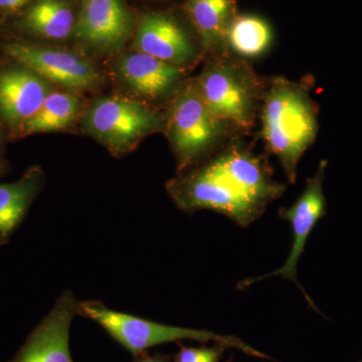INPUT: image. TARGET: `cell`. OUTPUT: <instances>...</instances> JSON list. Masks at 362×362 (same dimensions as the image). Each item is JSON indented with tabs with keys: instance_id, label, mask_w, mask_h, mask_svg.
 I'll return each mask as SVG.
<instances>
[{
	"instance_id": "22",
	"label": "cell",
	"mask_w": 362,
	"mask_h": 362,
	"mask_svg": "<svg viewBox=\"0 0 362 362\" xmlns=\"http://www.w3.org/2000/svg\"><path fill=\"white\" fill-rule=\"evenodd\" d=\"M226 362H232V359H228V361Z\"/></svg>"
},
{
	"instance_id": "5",
	"label": "cell",
	"mask_w": 362,
	"mask_h": 362,
	"mask_svg": "<svg viewBox=\"0 0 362 362\" xmlns=\"http://www.w3.org/2000/svg\"><path fill=\"white\" fill-rule=\"evenodd\" d=\"M78 315L84 316L101 326L132 356L165 343L194 340L201 343H218L225 345L226 349L244 352L247 356L272 361V357L254 349L239 337L218 334L214 331L154 322L141 317L113 310L102 302L94 300L78 301Z\"/></svg>"
},
{
	"instance_id": "17",
	"label": "cell",
	"mask_w": 362,
	"mask_h": 362,
	"mask_svg": "<svg viewBox=\"0 0 362 362\" xmlns=\"http://www.w3.org/2000/svg\"><path fill=\"white\" fill-rule=\"evenodd\" d=\"M76 18L66 0H37L25 18L32 32L51 40H64L74 33Z\"/></svg>"
},
{
	"instance_id": "16",
	"label": "cell",
	"mask_w": 362,
	"mask_h": 362,
	"mask_svg": "<svg viewBox=\"0 0 362 362\" xmlns=\"http://www.w3.org/2000/svg\"><path fill=\"white\" fill-rule=\"evenodd\" d=\"M42 176L32 171L23 180L0 185V240H6L16 228L40 190Z\"/></svg>"
},
{
	"instance_id": "23",
	"label": "cell",
	"mask_w": 362,
	"mask_h": 362,
	"mask_svg": "<svg viewBox=\"0 0 362 362\" xmlns=\"http://www.w3.org/2000/svg\"><path fill=\"white\" fill-rule=\"evenodd\" d=\"M0 173H1V166H0Z\"/></svg>"
},
{
	"instance_id": "8",
	"label": "cell",
	"mask_w": 362,
	"mask_h": 362,
	"mask_svg": "<svg viewBox=\"0 0 362 362\" xmlns=\"http://www.w3.org/2000/svg\"><path fill=\"white\" fill-rule=\"evenodd\" d=\"M134 47L173 65L190 69L204 59L201 40L190 25L168 11L143 14L137 25Z\"/></svg>"
},
{
	"instance_id": "11",
	"label": "cell",
	"mask_w": 362,
	"mask_h": 362,
	"mask_svg": "<svg viewBox=\"0 0 362 362\" xmlns=\"http://www.w3.org/2000/svg\"><path fill=\"white\" fill-rule=\"evenodd\" d=\"M133 30L122 0H84L74 35L83 44L105 52L119 51Z\"/></svg>"
},
{
	"instance_id": "7",
	"label": "cell",
	"mask_w": 362,
	"mask_h": 362,
	"mask_svg": "<svg viewBox=\"0 0 362 362\" xmlns=\"http://www.w3.org/2000/svg\"><path fill=\"white\" fill-rule=\"evenodd\" d=\"M327 166L328 161L326 159L319 162L314 175L307 178L306 187L302 194L298 197L297 201L291 206L282 207L279 211L281 220L288 221L292 230L291 247L285 263L281 268L267 275L240 281L238 284L240 290L246 289L255 283L261 282L271 277L286 279L294 282L303 294L306 301L310 305L311 308L321 313L313 300L300 285L297 278V268L312 230L315 228L317 223L325 216L327 211V201L324 194V180H325Z\"/></svg>"
},
{
	"instance_id": "19",
	"label": "cell",
	"mask_w": 362,
	"mask_h": 362,
	"mask_svg": "<svg viewBox=\"0 0 362 362\" xmlns=\"http://www.w3.org/2000/svg\"><path fill=\"white\" fill-rule=\"evenodd\" d=\"M225 345L214 343L211 346H185L180 344L173 362H221L225 354Z\"/></svg>"
},
{
	"instance_id": "9",
	"label": "cell",
	"mask_w": 362,
	"mask_h": 362,
	"mask_svg": "<svg viewBox=\"0 0 362 362\" xmlns=\"http://www.w3.org/2000/svg\"><path fill=\"white\" fill-rule=\"evenodd\" d=\"M4 49L11 58L47 82L80 92L95 89L99 85L96 68L75 52L20 42L7 44Z\"/></svg>"
},
{
	"instance_id": "15",
	"label": "cell",
	"mask_w": 362,
	"mask_h": 362,
	"mask_svg": "<svg viewBox=\"0 0 362 362\" xmlns=\"http://www.w3.org/2000/svg\"><path fill=\"white\" fill-rule=\"evenodd\" d=\"M275 42L273 26L256 13H238L225 40V47L233 56L254 63L270 52Z\"/></svg>"
},
{
	"instance_id": "24",
	"label": "cell",
	"mask_w": 362,
	"mask_h": 362,
	"mask_svg": "<svg viewBox=\"0 0 362 362\" xmlns=\"http://www.w3.org/2000/svg\"><path fill=\"white\" fill-rule=\"evenodd\" d=\"M357 362H362V359H361V361H357Z\"/></svg>"
},
{
	"instance_id": "21",
	"label": "cell",
	"mask_w": 362,
	"mask_h": 362,
	"mask_svg": "<svg viewBox=\"0 0 362 362\" xmlns=\"http://www.w3.org/2000/svg\"><path fill=\"white\" fill-rule=\"evenodd\" d=\"M28 1V0H0V7L7 9H18Z\"/></svg>"
},
{
	"instance_id": "6",
	"label": "cell",
	"mask_w": 362,
	"mask_h": 362,
	"mask_svg": "<svg viewBox=\"0 0 362 362\" xmlns=\"http://www.w3.org/2000/svg\"><path fill=\"white\" fill-rule=\"evenodd\" d=\"M85 129L115 154L134 149L146 136L165 129L166 113L133 100L106 97L92 105Z\"/></svg>"
},
{
	"instance_id": "13",
	"label": "cell",
	"mask_w": 362,
	"mask_h": 362,
	"mask_svg": "<svg viewBox=\"0 0 362 362\" xmlns=\"http://www.w3.org/2000/svg\"><path fill=\"white\" fill-rule=\"evenodd\" d=\"M47 80L28 69L0 73V116L13 128H21L37 114L51 93Z\"/></svg>"
},
{
	"instance_id": "4",
	"label": "cell",
	"mask_w": 362,
	"mask_h": 362,
	"mask_svg": "<svg viewBox=\"0 0 362 362\" xmlns=\"http://www.w3.org/2000/svg\"><path fill=\"white\" fill-rule=\"evenodd\" d=\"M164 130L178 173L206 160L235 138L246 136L214 115L202 99L194 78L187 80L169 104Z\"/></svg>"
},
{
	"instance_id": "14",
	"label": "cell",
	"mask_w": 362,
	"mask_h": 362,
	"mask_svg": "<svg viewBox=\"0 0 362 362\" xmlns=\"http://www.w3.org/2000/svg\"><path fill=\"white\" fill-rule=\"evenodd\" d=\"M182 11L201 40L204 57L225 49L228 28L239 13L238 0H187Z\"/></svg>"
},
{
	"instance_id": "20",
	"label": "cell",
	"mask_w": 362,
	"mask_h": 362,
	"mask_svg": "<svg viewBox=\"0 0 362 362\" xmlns=\"http://www.w3.org/2000/svg\"><path fill=\"white\" fill-rule=\"evenodd\" d=\"M132 362H173V356L160 352L150 354L149 351H145L133 356Z\"/></svg>"
},
{
	"instance_id": "2",
	"label": "cell",
	"mask_w": 362,
	"mask_h": 362,
	"mask_svg": "<svg viewBox=\"0 0 362 362\" xmlns=\"http://www.w3.org/2000/svg\"><path fill=\"white\" fill-rule=\"evenodd\" d=\"M315 78L268 77L259 121L265 152L280 162L288 183L295 185L302 157L315 143L319 132V106L312 99Z\"/></svg>"
},
{
	"instance_id": "18",
	"label": "cell",
	"mask_w": 362,
	"mask_h": 362,
	"mask_svg": "<svg viewBox=\"0 0 362 362\" xmlns=\"http://www.w3.org/2000/svg\"><path fill=\"white\" fill-rule=\"evenodd\" d=\"M81 102L66 92H51L33 118L21 127L25 134L65 129L78 115Z\"/></svg>"
},
{
	"instance_id": "12",
	"label": "cell",
	"mask_w": 362,
	"mask_h": 362,
	"mask_svg": "<svg viewBox=\"0 0 362 362\" xmlns=\"http://www.w3.org/2000/svg\"><path fill=\"white\" fill-rule=\"evenodd\" d=\"M124 82L140 96L173 101L187 81L190 69L173 65L143 52L127 54L118 64Z\"/></svg>"
},
{
	"instance_id": "3",
	"label": "cell",
	"mask_w": 362,
	"mask_h": 362,
	"mask_svg": "<svg viewBox=\"0 0 362 362\" xmlns=\"http://www.w3.org/2000/svg\"><path fill=\"white\" fill-rule=\"evenodd\" d=\"M204 61V69L194 78L202 99L214 115L249 137L259 120L268 77L226 47L206 54Z\"/></svg>"
},
{
	"instance_id": "1",
	"label": "cell",
	"mask_w": 362,
	"mask_h": 362,
	"mask_svg": "<svg viewBox=\"0 0 362 362\" xmlns=\"http://www.w3.org/2000/svg\"><path fill=\"white\" fill-rule=\"evenodd\" d=\"M246 138H235L206 160L168 181V194L178 209L187 213L216 211L245 228L285 194L287 185L274 177L268 154L255 151Z\"/></svg>"
},
{
	"instance_id": "10",
	"label": "cell",
	"mask_w": 362,
	"mask_h": 362,
	"mask_svg": "<svg viewBox=\"0 0 362 362\" xmlns=\"http://www.w3.org/2000/svg\"><path fill=\"white\" fill-rule=\"evenodd\" d=\"M78 310V300L73 292L62 293L13 362H75L70 350V331Z\"/></svg>"
}]
</instances>
